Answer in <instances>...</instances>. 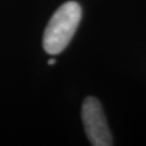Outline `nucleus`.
Wrapping results in <instances>:
<instances>
[{
	"label": "nucleus",
	"instance_id": "f257e3e1",
	"mask_svg": "<svg viewBox=\"0 0 146 146\" xmlns=\"http://www.w3.org/2000/svg\"><path fill=\"white\" fill-rule=\"evenodd\" d=\"M81 7L75 1L62 5L50 19L43 34V49L51 55L61 53L68 46L81 20Z\"/></svg>",
	"mask_w": 146,
	"mask_h": 146
},
{
	"label": "nucleus",
	"instance_id": "f03ea898",
	"mask_svg": "<svg viewBox=\"0 0 146 146\" xmlns=\"http://www.w3.org/2000/svg\"><path fill=\"white\" fill-rule=\"evenodd\" d=\"M81 117L84 131L93 146L113 145V137L105 118L102 105L98 99L89 96L84 101Z\"/></svg>",
	"mask_w": 146,
	"mask_h": 146
},
{
	"label": "nucleus",
	"instance_id": "7ed1b4c3",
	"mask_svg": "<svg viewBox=\"0 0 146 146\" xmlns=\"http://www.w3.org/2000/svg\"><path fill=\"white\" fill-rule=\"evenodd\" d=\"M48 64H49V65H54V64H55V58H50V60L48 61Z\"/></svg>",
	"mask_w": 146,
	"mask_h": 146
}]
</instances>
